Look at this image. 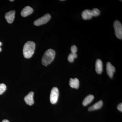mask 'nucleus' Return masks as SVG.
<instances>
[{
  "instance_id": "f257e3e1",
  "label": "nucleus",
  "mask_w": 122,
  "mask_h": 122,
  "mask_svg": "<svg viewBox=\"0 0 122 122\" xmlns=\"http://www.w3.org/2000/svg\"><path fill=\"white\" fill-rule=\"evenodd\" d=\"M35 48V44L34 42H27L24 45L23 48V54L25 58H29L32 57L34 53Z\"/></svg>"
},
{
  "instance_id": "f03ea898",
  "label": "nucleus",
  "mask_w": 122,
  "mask_h": 122,
  "mask_svg": "<svg viewBox=\"0 0 122 122\" xmlns=\"http://www.w3.org/2000/svg\"><path fill=\"white\" fill-rule=\"evenodd\" d=\"M55 52L52 49H49L46 51L42 58L41 62L43 65L47 66L50 64L54 59Z\"/></svg>"
},
{
  "instance_id": "7ed1b4c3",
  "label": "nucleus",
  "mask_w": 122,
  "mask_h": 122,
  "mask_svg": "<svg viewBox=\"0 0 122 122\" xmlns=\"http://www.w3.org/2000/svg\"><path fill=\"white\" fill-rule=\"evenodd\" d=\"M114 27L115 31L116 36L118 39L122 38V24L117 20H116L114 22Z\"/></svg>"
},
{
  "instance_id": "20e7f679",
  "label": "nucleus",
  "mask_w": 122,
  "mask_h": 122,
  "mask_svg": "<svg viewBox=\"0 0 122 122\" xmlns=\"http://www.w3.org/2000/svg\"><path fill=\"white\" fill-rule=\"evenodd\" d=\"M51 16L49 14H46L36 20L34 22V24L36 26H39L46 24L50 20Z\"/></svg>"
},
{
  "instance_id": "39448f33",
  "label": "nucleus",
  "mask_w": 122,
  "mask_h": 122,
  "mask_svg": "<svg viewBox=\"0 0 122 122\" xmlns=\"http://www.w3.org/2000/svg\"><path fill=\"white\" fill-rule=\"evenodd\" d=\"M59 90L57 87H54L51 90L50 95L51 102L53 104L56 103L59 96Z\"/></svg>"
},
{
  "instance_id": "423d86ee",
  "label": "nucleus",
  "mask_w": 122,
  "mask_h": 122,
  "mask_svg": "<svg viewBox=\"0 0 122 122\" xmlns=\"http://www.w3.org/2000/svg\"><path fill=\"white\" fill-rule=\"evenodd\" d=\"M106 71L107 75L111 78L113 77L114 73L115 71L114 66L110 62H107L106 64Z\"/></svg>"
},
{
  "instance_id": "0eeeda50",
  "label": "nucleus",
  "mask_w": 122,
  "mask_h": 122,
  "mask_svg": "<svg viewBox=\"0 0 122 122\" xmlns=\"http://www.w3.org/2000/svg\"><path fill=\"white\" fill-rule=\"evenodd\" d=\"M15 11H11L5 14V17L9 24H12L15 18Z\"/></svg>"
},
{
  "instance_id": "6e6552de",
  "label": "nucleus",
  "mask_w": 122,
  "mask_h": 122,
  "mask_svg": "<svg viewBox=\"0 0 122 122\" xmlns=\"http://www.w3.org/2000/svg\"><path fill=\"white\" fill-rule=\"evenodd\" d=\"M34 94V93L33 92H31L28 94V95L25 97L24 100L27 105L32 106L34 103L33 99Z\"/></svg>"
},
{
  "instance_id": "1a4fd4ad",
  "label": "nucleus",
  "mask_w": 122,
  "mask_h": 122,
  "mask_svg": "<svg viewBox=\"0 0 122 122\" xmlns=\"http://www.w3.org/2000/svg\"><path fill=\"white\" fill-rule=\"evenodd\" d=\"M33 12V9L29 6H26L22 9L21 14L23 17H25L30 15Z\"/></svg>"
},
{
  "instance_id": "9d476101",
  "label": "nucleus",
  "mask_w": 122,
  "mask_h": 122,
  "mask_svg": "<svg viewBox=\"0 0 122 122\" xmlns=\"http://www.w3.org/2000/svg\"><path fill=\"white\" fill-rule=\"evenodd\" d=\"M103 63L102 61L100 59L96 60L95 64V70L98 74H100L102 72Z\"/></svg>"
},
{
  "instance_id": "9b49d317",
  "label": "nucleus",
  "mask_w": 122,
  "mask_h": 122,
  "mask_svg": "<svg viewBox=\"0 0 122 122\" xmlns=\"http://www.w3.org/2000/svg\"><path fill=\"white\" fill-rule=\"evenodd\" d=\"M81 16L82 19L84 20H90L92 18L91 11L89 9L85 10L82 12Z\"/></svg>"
},
{
  "instance_id": "f8f14e48",
  "label": "nucleus",
  "mask_w": 122,
  "mask_h": 122,
  "mask_svg": "<svg viewBox=\"0 0 122 122\" xmlns=\"http://www.w3.org/2000/svg\"><path fill=\"white\" fill-rule=\"evenodd\" d=\"M69 85L72 88L77 89L79 87V81L77 78H71L69 81Z\"/></svg>"
},
{
  "instance_id": "ddd939ff",
  "label": "nucleus",
  "mask_w": 122,
  "mask_h": 122,
  "mask_svg": "<svg viewBox=\"0 0 122 122\" xmlns=\"http://www.w3.org/2000/svg\"><path fill=\"white\" fill-rule=\"evenodd\" d=\"M103 103V102L102 101L100 100L95 103V104H94L93 106L90 107L88 108V110L89 111H92L95 110L100 109L102 107Z\"/></svg>"
},
{
  "instance_id": "4468645a",
  "label": "nucleus",
  "mask_w": 122,
  "mask_h": 122,
  "mask_svg": "<svg viewBox=\"0 0 122 122\" xmlns=\"http://www.w3.org/2000/svg\"><path fill=\"white\" fill-rule=\"evenodd\" d=\"M94 96L92 95H89L86 96L83 100L82 104L84 106H87L93 100Z\"/></svg>"
},
{
  "instance_id": "2eb2a0df",
  "label": "nucleus",
  "mask_w": 122,
  "mask_h": 122,
  "mask_svg": "<svg viewBox=\"0 0 122 122\" xmlns=\"http://www.w3.org/2000/svg\"><path fill=\"white\" fill-rule=\"evenodd\" d=\"M77 57V55L76 53H71L68 56V61L70 62H72L74 61L75 58H76Z\"/></svg>"
},
{
  "instance_id": "dca6fc26",
  "label": "nucleus",
  "mask_w": 122,
  "mask_h": 122,
  "mask_svg": "<svg viewBox=\"0 0 122 122\" xmlns=\"http://www.w3.org/2000/svg\"><path fill=\"white\" fill-rule=\"evenodd\" d=\"M91 11L92 16H97L100 15V11L97 8H94Z\"/></svg>"
},
{
  "instance_id": "f3484780",
  "label": "nucleus",
  "mask_w": 122,
  "mask_h": 122,
  "mask_svg": "<svg viewBox=\"0 0 122 122\" xmlns=\"http://www.w3.org/2000/svg\"><path fill=\"white\" fill-rule=\"evenodd\" d=\"M7 89L6 85L4 83L0 84V95L2 94Z\"/></svg>"
},
{
  "instance_id": "a211bd4d",
  "label": "nucleus",
  "mask_w": 122,
  "mask_h": 122,
  "mask_svg": "<svg viewBox=\"0 0 122 122\" xmlns=\"http://www.w3.org/2000/svg\"><path fill=\"white\" fill-rule=\"evenodd\" d=\"M71 53H76L77 51V48L76 46L74 45L71 46Z\"/></svg>"
},
{
  "instance_id": "6ab92c4d",
  "label": "nucleus",
  "mask_w": 122,
  "mask_h": 122,
  "mask_svg": "<svg viewBox=\"0 0 122 122\" xmlns=\"http://www.w3.org/2000/svg\"><path fill=\"white\" fill-rule=\"evenodd\" d=\"M118 110H119V111L122 112V103H120V104H119L118 105L117 107Z\"/></svg>"
},
{
  "instance_id": "aec40b11",
  "label": "nucleus",
  "mask_w": 122,
  "mask_h": 122,
  "mask_svg": "<svg viewBox=\"0 0 122 122\" xmlns=\"http://www.w3.org/2000/svg\"><path fill=\"white\" fill-rule=\"evenodd\" d=\"M2 43L0 41V52H1V51H2V49L1 48L0 46L1 45H2Z\"/></svg>"
},
{
  "instance_id": "412c9836",
  "label": "nucleus",
  "mask_w": 122,
  "mask_h": 122,
  "mask_svg": "<svg viewBox=\"0 0 122 122\" xmlns=\"http://www.w3.org/2000/svg\"><path fill=\"white\" fill-rule=\"evenodd\" d=\"M2 122H10L8 120H7V119H5V120H2Z\"/></svg>"
},
{
  "instance_id": "4be33fe9",
  "label": "nucleus",
  "mask_w": 122,
  "mask_h": 122,
  "mask_svg": "<svg viewBox=\"0 0 122 122\" xmlns=\"http://www.w3.org/2000/svg\"><path fill=\"white\" fill-rule=\"evenodd\" d=\"M10 1H14V0H10Z\"/></svg>"
},
{
  "instance_id": "5701e85b",
  "label": "nucleus",
  "mask_w": 122,
  "mask_h": 122,
  "mask_svg": "<svg viewBox=\"0 0 122 122\" xmlns=\"http://www.w3.org/2000/svg\"><path fill=\"white\" fill-rule=\"evenodd\" d=\"M61 1H65L64 0H61Z\"/></svg>"
}]
</instances>
